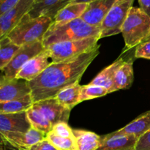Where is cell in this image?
I'll return each mask as SVG.
<instances>
[{"instance_id":"15","label":"cell","mask_w":150,"mask_h":150,"mask_svg":"<svg viewBox=\"0 0 150 150\" xmlns=\"http://www.w3.org/2000/svg\"><path fill=\"white\" fill-rule=\"evenodd\" d=\"M72 1L73 0H39L34 3L28 14L32 18L48 17L54 21L57 15Z\"/></svg>"},{"instance_id":"27","label":"cell","mask_w":150,"mask_h":150,"mask_svg":"<svg viewBox=\"0 0 150 150\" xmlns=\"http://www.w3.org/2000/svg\"><path fill=\"white\" fill-rule=\"evenodd\" d=\"M46 139L57 150H77L75 139L61 137L52 132H50L46 135Z\"/></svg>"},{"instance_id":"3","label":"cell","mask_w":150,"mask_h":150,"mask_svg":"<svg viewBox=\"0 0 150 150\" xmlns=\"http://www.w3.org/2000/svg\"><path fill=\"white\" fill-rule=\"evenodd\" d=\"M53 21L48 17L32 18L26 14L7 37L19 46L42 41Z\"/></svg>"},{"instance_id":"19","label":"cell","mask_w":150,"mask_h":150,"mask_svg":"<svg viewBox=\"0 0 150 150\" xmlns=\"http://www.w3.org/2000/svg\"><path fill=\"white\" fill-rule=\"evenodd\" d=\"M77 150H98L100 145V136L95 133L73 129Z\"/></svg>"},{"instance_id":"21","label":"cell","mask_w":150,"mask_h":150,"mask_svg":"<svg viewBox=\"0 0 150 150\" xmlns=\"http://www.w3.org/2000/svg\"><path fill=\"white\" fill-rule=\"evenodd\" d=\"M87 6L86 3H70L57 15L53 23H64L79 18L86 10Z\"/></svg>"},{"instance_id":"1","label":"cell","mask_w":150,"mask_h":150,"mask_svg":"<svg viewBox=\"0 0 150 150\" xmlns=\"http://www.w3.org/2000/svg\"><path fill=\"white\" fill-rule=\"evenodd\" d=\"M100 54V45L88 52L59 62L52 63L31 81V95L34 103L55 98L67 86L79 83L82 76Z\"/></svg>"},{"instance_id":"9","label":"cell","mask_w":150,"mask_h":150,"mask_svg":"<svg viewBox=\"0 0 150 150\" xmlns=\"http://www.w3.org/2000/svg\"><path fill=\"white\" fill-rule=\"evenodd\" d=\"M32 92L27 81L7 79L2 75L0 79V103L20 99Z\"/></svg>"},{"instance_id":"34","label":"cell","mask_w":150,"mask_h":150,"mask_svg":"<svg viewBox=\"0 0 150 150\" xmlns=\"http://www.w3.org/2000/svg\"><path fill=\"white\" fill-rule=\"evenodd\" d=\"M94 1V0H73L71 3H86L89 4L91 1Z\"/></svg>"},{"instance_id":"32","label":"cell","mask_w":150,"mask_h":150,"mask_svg":"<svg viewBox=\"0 0 150 150\" xmlns=\"http://www.w3.org/2000/svg\"><path fill=\"white\" fill-rule=\"evenodd\" d=\"M20 0H0V16L14 7Z\"/></svg>"},{"instance_id":"20","label":"cell","mask_w":150,"mask_h":150,"mask_svg":"<svg viewBox=\"0 0 150 150\" xmlns=\"http://www.w3.org/2000/svg\"><path fill=\"white\" fill-rule=\"evenodd\" d=\"M125 62V61L123 58H120L117 59L114 62H113L112 64L103 70L89 83V84L103 86L105 89L109 90L114 84V77H115L117 70L124 64Z\"/></svg>"},{"instance_id":"26","label":"cell","mask_w":150,"mask_h":150,"mask_svg":"<svg viewBox=\"0 0 150 150\" xmlns=\"http://www.w3.org/2000/svg\"><path fill=\"white\" fill-rule=\"evenodd\" d=\"M108 94V90L105 87L97 85L88 84L81 86L80 95V102L94 99V98H100Z\"/></svg>"},{"instance_id":"35","label":"cell","mask_w":150,"mask_h":150,"mask_svg":"<svg viewBox=\"0 0 150 150\" xmlns=\"http://www.w3.org/2000/svg\"><path fill=\"white\" fill-rule=\"evenodd\" d=\"M146 41H150V34L149 35V36H148L147 38L144 40V42H146Z\"/></svg>"},{"instance_id":"2","label":"cell","mask_w":150,"mask_h":150,"mask_svg":"<svg viewBox=\"0 0 150 150\" xmlns=\"http://www.w3.org/2000/svg\"><path fill=\"white\" fill-rule=\"evenodd\" d=\"M95 36L100 38V27L91 26L79 18L67 23H53L45 33L42 39V43L45 48L57 42Z\"/></svg>"},{"instance_id":"24","label":"cell","mask_w":150,"mask_h":150,"mask_svg":"<svg viewBox=\"0 0 150 150\" xmlns=\"http://www.w3.org/2000/svg\"><path fill=\"white\" fill-rule=\"evenodd\" d=\"M26 113L32 128L41 132L45 136L52 130V125L34 104Z\"/></svg>"},{"instance_id":"25","label":"cell","mask_w":150,"mask_h":150,"mask_svg":"<svg viewBox=\"0 0 150 150\" xmlns=\"http://www.w3.org/2000/svg\"><path fill=\"white\" fill-rule=\"evenodd\" d=\"M21 46L16 45L8 37L0 39V70L3 71L10 62Z\"/></svg>"},{"instance_id":"8","label":"cell","mask_w":150,"mask_h":150,"mask_svg":"<svg viewBox=\"0 0 150 150\" xmlns=\"http://www.w3.org/2000/svg\"><path fill=\"white\" fill-rule=\"evenodd\" d=\"M35 0H20L11 9L0 16V39L5 38L28 14Z\"/></svg>"},{"instance_id":"6","label":"cell","mask_w":150,"mask_h":150,"mask_svg":"<svg viewBox=\"0 0 150 150\" xmlns=\"http://www.w3.org/2000/svg\"><path fill=\"white\" fill-rule=\"evenodd\" d=\"M133 2L134 0H116L100 26V39L121 33Z\"/></svg>"},{"instance_id":"31","label":"cell","mask_w":150,"mask_h":150,"mask_svg":"<svg viewBox=\"0 0 150 150\" xmlns=\"http://www.w3.org/2000/svg\"><path fill=\"white\" fill-rule=\"evenodd\" d=\"M27 150H57L55 146L45 138L43 140L32 145Z\"/></svg>"},{"instance_id":"13","label":"cell","mask_w":150,"mask_h":150,"mask_svg":"<svg viewBox=\"0 0 150 150\" xmlns=\"http://www.w3.org/2000/svg\"><path fill=\"white\" fill-rule=\"evenodd\" d=\"M53 63L45 49L23 66L16 79L31 81L40 75Z\"/></svg>"},{"instance_id":"5","label":"cell","mask_w":150,"mask_h":150,"mask_svg":"<svg viewBox=\"0 0 150 150\" xmlns=\"http://www.w3.org/2000/svg\"><path fill=\"white\" fill-rule=\"evenodd\" d=\"M100 39V38L99 36H95L76 40L57 42L45 48V51L53 63L59 62L92 51L98 46V42Z\"/></svg>"},{"instance_id":"14","label":"cell","mask_w":150,"mask_h":150,"mask_svg":"<svg viewBox=\"0 0 150 150\" xmlns=\"http://www.w3.org/2000/svg\"><path fill=\"white\" fill-rule=\"evenodd\" d=\"M32 128L26 111L0 114V133H26Z\"/></svg>"},{"instance_id":"7","label":"cell","mask_w":150,"mask_h":150,"mask_svg":"<svg viewBox=\"0 0 150 150\" xmlns=\"http://www.w3.org/2000/svg\"><path fill=\"white\" fill-rule=\"evenodd\" d=\"M42 41L26 44L21 46L10 62L1 71L7 79H16V76L26 63L45 50Z\"/></svg>"},{"instance_id":"29","label":"cell","mask_w":150,"mask_h":150,"mask_svg":"<svg viewBox=\"0 0 150 150\" xmlns=\"http://www.w3.org/2000/svg\"><path fill=\"white\" fill-rule=\"evenodd\" d=\"M135 57L150 59V41L142 42L136 47Z\"/></svg>"},{"instance_id":"30","label":"cell","mask_w":150,"mask_h":150,"mask_svg":"<svg viewBox=\"0 0 150 150\" xmlns=\"http://www.w3.org/2000/svg\"><path fill=\"white\" fill-rule=\"evenodd\" d=\"M136 150H150V130L138 139Z\"/></svg>"},{"instance_id":"28","label":"cell","mask_w":150,"mask_h":150,"mask_svg":"<svg viewBox=\"0 0 150 150\" xmlns=\"http://www.w3.org/2000/svg\"><path fill=\"white\" fill-rule=\"evenodd\" d=\"M51 132L54 133L57 136H61V137L74 139L73 129L70 128L67 122H59L54 125Z\"/></svg>"},{"instance_id":"36","label":"cell","mask_w":150,"mask_h":150,"mask_svg":"<svg viewBox=\"0 0 150 150\" xmlns=\"http://www.w3.org/2000/svg\"><path fill=\"white\" fill-rule=\"evenodd\" d=\"M39 1V0H35V2H36V1Z\"/></svg>"},{"instance_id":"33","label":"cell","mask_w":150,"mask_h":150,"mask_svg":"<svg viewBox=\"0 0 150 150\" xmlns=\"http://www.w3.org/2000/svg\"><path fill=\"white\" fill-rule=\"evenodd\" d=\"M140 8L150 16V0H138Z\"/></svg>"},{"instance_id":"22","label":"cell","mask_w":150,"mask_h":150,"mask_svg":"<svg viewBox=\"0 0 150 150\" xmlns=\"http://www.w3.org/2000/svg\"><path fill=\"white\" fill-rule=\"evenodd\" d=\"M81 86L79 83H76L63 89L56 95L54 98H56L63 105L72 110L73 107L81 103Z\"/></svg>"},{"instance_id":"4","label":"cell","mask_w":150,"mask_h":150,"mask_svg":"<svg viewBox=\"0 0 150 150\" xmlns=\"http://www.w3.org/2000/svg\"><path fill=\"white\" fill-rule=\"evenodd\" d=\"M127 48L137 47L150 34V16L140 7H133L122 27Z\"/></svg>"},{"instance_id":"18","label":"cell","mask_w":150,"mask_h":150,"mask_svg":"<svg viewBox=\"0 0 150 150\" xmlns=\"http://www.w3.org/2000/svg\"><path fill=\"white\" fill-rule=\"evenodd\" d=\"M134 79L133 61L127 60L120 67L115 75L114 84L108 90V94L120 89H127L131 86Z\"/></svg>"},{"instance_id":"23","label":"cell","mask_w":150,"mask_h":150,"mask_svg":"<svg viewBox=\"0 0 150 150\" xmlns=\"http://www.w3.org/2000/svg\"><path fill=\"white\" fill-rule=\"evenodd\" d=\"M33 104L32 95L29 94L20 99L0 103V114H14L27 111Z\"/></svg>"},{"instance_id":"10","label":"cell","mask_w":150,"mask_h":150,"mask_svg":"<svg viewBox=\"0 0 150 150\" xmlns=\"http://www.w3.org/2000/svg\"><path fill=\"white\" fill-rule=\"evenodd\" d=\"M1 142L5 143L17 150H27L35 144L43 140L46 136L41 132L31 128L26 133H0Z\"/></svg>"},{"instance_id":"12","label":"cell","mask_w":150,"mask_h":150,"mask_svg":"<svg viewBox=\"0 0 150 150\" xmlns=\"http://www.w3.org/2000/svg\"><path fill=\"white\" fill-rule=\"evenodd\" d=\"M116 0H94L88 4L87 8L81 18L86 23L100 27Z\"/></svg>"},{"instance_id":"17","label":"cell","mask_w":150,"mask_h":150,"mask_svg":"<svg viewBox=\"0 0 150 150\" xmlns=\"http://www.w3.org/2000/svg\"><path fill=\"white\" fill-rule=\"evenodd\" d=\"M150 130V111L142 114L133 121L120 130L111 133L115 136L133 135L138 139Z\"/></svg>"},{"instance_id":"16","label":"cell","mask_w":150,"mask_h":150,"mask_svg":"<svg viewBox=\"0 0 150 150\" xmlns=\"http://www.w3.org/2000/svg\"><path fill=\"white\" fill-rule=\"evenodd\" d=\"M138 139L133 135L115 136L108 133L100 136L98 150H136Z\"/></svg>"},{"instance_id":"11","label":"cell","mask_w":150,"mask_h":150,"mask_svg":"<svg viewBox=\"0 0 150 150\" xmlns=\"http://www.w3.org/2000/svg\"><path fill=\"white\" fill-rule=\"evenodd\" d=\"M34 105L41 111L52 126L59 122L67 123L68 122L71 110L60 103L56 98L35 103Z\"/></svg>"}]
</instances>
